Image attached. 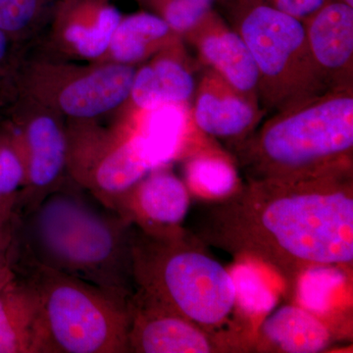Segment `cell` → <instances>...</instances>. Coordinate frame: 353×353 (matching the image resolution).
Segmentation results:
<instances>
[{
	"label": "cell",
	"instance_id": "obj_1",
	"mask_svg": "<svg viewBox=\"0 0 353 353\" xmlns=\"http://www.w3.org/2000/svg\"><path fill=\"white\" fill-rule=\"evenodd\" d=\"M190 233L296 288L311 271L353 262V170L299 181L246 180L206 199Z\"/></svg>",
	"mask_w": 353,
	"mask_h": 353
},
{
	"label": "cell",
	"instance_id": "obj_2",
	"mask_svg": "<svg viewBox=\"0 0 353 353\" xmlns=\"http://www.w3.org/2000/svg\"><path fill=\"white\" fill-rule=\"evenodd\" d=\"M23 222L21 243L41 263L122 299L134 292L132 225L85 201L72 181Z\"/></svg>",
	"mask_w": 353,
	"mask_h": 353
},
{
	"label": "cell",
	"instance_id": "obj_3",
	"mask_svg": "<svg viewBox=\"0 0 353 353\" xmlns=\"http://www.w3.org/2000/svg\"><path fill=\"white\" fill-rule=\"evenodd\" d=\"M234 154L246 180L299 181L353 170V85L274 113Z\"/></svg>",
	"mask_w": 353,
	"mask_h": 353
},
{
	"label": "cell",
	"instance_id": "obj_4",
	"mask_svg": "<svg viewBox=\"0 0 353 353\" xmlns=\"http://www.w3.org/2000/svg\"><path fill=\"white\" fill-rule=\"evenodd\" d=\"M185 228L150 234L132 226L134 289L213 334L240 307L233 274Z\"/></svg>",
	"mask_w": 353,
	"mask_h": 353
},
{
	"label": "cell",
	"instance_id": "obj_5",
	"mask_svg": "<svg viewBox=\"0 0 353 353\" xmlns=\"http://www.w3.org/2000/svg\"><path fill=\"white\" fill-rule=\"evenodd\" d=\"M15 269L38 294L50 353H129L127 299L41 263L21 241Z\"/></svg>",
	"mask_w": 353,
	"mask_h": 353
},
{
	"label": "cell",
	"instance_id": "obj_6",
	"mask_svg": "<svg viewBox=\"0 0 353 353\" xmlns=\"http://www.w3.org/2000/svg\"><path fill=\"white\" fill-rule=\"evenodd\" d=\"M233 29L241 34L259 71V99L278 112L330 88L313 61L301 20L263 0H231Z\"/></svg>",
	"mask_w": 353,
	"mask_h": 353
},
{
	"label": "cell",
	"instance_id": "obj_7",
	"mask_svg": "<svg viewBox=\"0 0 353 353\" xmlns=\"http://www.w3.org/2000/svg\"><path fill=\"white\" fill-rule=\"evenodd\" d=\"M36 50L26 48L15 94L39 102L66 121L99 120L124 108L138 66L74 61Z\"/></svg>",
	"mask_w": 353,
	"mask_h": 353
},
{
	"label": "cell",
	"instance_id": "obj_8",
	"mask_svg": "<svg viewBox=\"0 0 353 353\" xmlns=\"http://www.w3.org/2000/svg\"><path fill=\"white\" fill-rule=\"evenodd\" d=\"M67 173L103 208L114 211L121 197L162 167L134 115L111 126L101 120L66 121Z\"/></svg>",
	"mask_w": 353,
	"mask_h": 353
},
{
	"label": "cell",
	"instance_id": "obj_9",
	"mask_svg": "<svg viewBox=\"0 0 353 353\" xmlns=\"http://www.w3.org/2000/svg\"><path fill=\"white\" fill-rule=\"evenodd\" d=\"M4 119L17 137L24 157V185L18 197L22 219L68 182L66 120L39 102L15 94Z\"/></svg>",
	"mask_w": 353,
	"mask_h": 353
},
{
	"label": "cell",
	"instance_id": "obj_10",
	"mask_svg": "<svg viewBox=\"0 0 353 353\" xmlns=\"http://www.w3.org/2000/svg\"><path fill=\"white\" fill-rule=\"evenodd\" d=\"M122 16L112 0H58L39 34L43 39L38 50L74 61L97 62Z\"/></svg>",
	"mask_w": 353,
	"mask_h": 353
},
{
	"label": "cell",
	"instance_id": "obj_11",
	"mask_svg": "<svg viewBox=\"0 0 353 353\" xmlns=\"http://www.w3.org/2000/svg\"><path fill=\"white\" fill-rule=\"evenodd\" d=\"M129 353L218 352L215 336L141 290L127 299Z\"/></svg>",
	"mask_w": 353,
	"mask_h": 353
},
{
	"label": "cell",
	"instance_id": "obj_12",
	"mask_svg": "<svg viewBox=\"0 0 353 353\" xmlns=\"http://www.w3.org/2000/svg\"><path fill=\"white\" fill-rule=\"evenodd\" d=\"M190 205L189 189L166 165L154 169L128 190L113 212L146 234H165L183 227Z\"/></svg>",
	"mask_w": 353,
	"mask_h": 353
},
{
	"label": "cell",
	"instance_id": "obj_13",
	"mask_svg": "<svg viewBox=\"0 0 353 353\" xmlns=\"http://www.w3.org/2000/svg\"><path fill=\"white\" fill-rule=\"evenodd\" d=\"M209 68L232 87L259 103V71L245 41L222 17L210 11L183 36Z\"/></svg>",
	"mask_w": 353,
	"mask_h": 353
},
{
	"label": "cell",
	"instance_id": "obj_14",
	"mask_svg": "<svg viewBox=\"0 0 353 353\" xmlns=\"http://www.w3.org/2000/svg\"><path fill=\"white\" fill-rule=\"evenodd\" d=\"M303 22L313 61L330 90L353 85V7L326 0Z\"/></svg>",
	"mask_w": 353,
	"mask_h": 353
},
{
	"label": "cell",
	"instance_id": "obj_15",
	"mask_svg": "<svg viewBox=\"0 0 353 353\" xmlns=\"http://www.w3.org/2000/svg\"><path fill=\"white\" fill-rule=\"evenodd\" d=\"M196 97L192 112L194 125L204 134L234 145L254 131L263 116L259 103L210 68L202 78Z\"/></svg>",
	"mask_w": 353,
	"mask_h": 353
},
{
	"label": "cell",
	"instance_id": "obj_16",
	"mask_svg": "<svg viewBox=\"0 0 353 353\" xmlns=\"http://www.w3.org/2000/svg\"><path fill=\"white\" fill-rule=\"evenodd\" d=\"M194 90L196 81L181 41L137 67L129 99L119 112H141L168 104L189 106Z\"/></svg>",
	"mask_w": 353,
	"mask_h": 353
},
{
	"label": "cell",
	"instance_id": "obj_17",
	"mask_svg": "<svg viewBox=\"0 0 353 353\" xmlns=\"http://www.w3.org/2000/svg\"><path fill=\"white\" fill-rule=\"evenodd\" d=\"M0 353H50L38 294L17 272L0 290Z\"/></svg>",
	"mask_w": 353,
	"mask_h": 353
},
{
	"label": "cell",
	"instance_id": "obj_18",
	"mask_svg": "<svg viewBox=\"0 0 353 353\" xmlns=\"http://www.w3.org/2000/svg\"><path fill=\"white\" fill-rule=\"evenodd\" d=\"M333 341L329 327L318 316L288 304L264 318L256 345L260 352L317 353L326 350Z\"/></svg>",
	"mask_w": 353,
	"mask_h": 353
},
{
	"label": "cell",
	"instance_id": "obj_19",
	"mask_svg": "<svg viewBox=\"0 0 353 353\" xmlns=\"http://www.w3.org/2000/svg\"><path fill=\"white\" fill-rule=\"evenodd\" d=\"M183 41L162 18L148 11L122 16L103 57L97 62L139 66Z\"/></svg>",
	"mask_w": 353,
	"mask_h": 353
},
{
	"label": "cell",
	"instance_id": "obj_20",
	"mask_svg": "<svg viewBox=\"0 0 353 353\" xmlns=\"http://www.w3.org/2000/svg\"><path fill=\"white\" fill-rule=\"evenodd\" d=\"M58 0H0V30L28 46L46 27Z\"/></svg>",
	"mask_w": 353,
	"mask_h": 353
},
{
	"label": "cell",
	"instance_id": "obj_21",
	"mask_svg": "<svg viewBox=\"0 0 353 353\" xmlns=\"http://www.w3.org/2000/svg\"><path fill=\"white\" fill-rule=\"evenodd\" d=\"M185 185L204 199H219L231 194L239 182L230 162L213 155H197L185 165Z\"/></svg>",
	"mask_w": 353,
	"mask_h": 353
},
{
	"label": "cell",
	"instance_id": "obj_22",
	"mask_svg": "<svg viewBox=\"0 0 353 353\" xmlns=\"http://www.w3.org/2000/svg\"><path fill=\"white\" fill-rule=\"evenodd\" d=\"M25 176L22 148L3 116L0 121V202L18 204Z\"/></svg>",
	"mask_w": 353,
	"mask_h": 353
},
{
	"label": "cell",
	"instance_id": "obj_23",
	"mask_svg": "<svg viewBox=\"0 0 353 353\" xmlns=\"http://www.w3.org/2000/svg\"><path fill=\"white\" fill-rule=\"evenodd\" d=\"M143 10L162 18L185 36L211 10L216 0H134Z\"/></svg>",
	"mask_w": 353,
	"mask_h": 353
},
{
	"label": "cell",
	"instance_id": "obj_24",
	"mask_svg": "<svg viewBox=\"0 0 353 353\" xmlns=\"http://www.w3.org/2000/svg\"><path fill=\"white\" fill-rule=\"evenodd\" d=\"M26 48L0 30V94L14 97L16 76Z\"/></svg>",
	"mask_w": 353,
	"mask_h": 353
},
{
	"label": "cell",
	"instance_id": "obj_25",
	"mask_svg": "<svg viewBox=\"0 0 353 353\" xmlns=\"http://www.w3.org/2000/svg\"><path fill=\"white\" fill-rule=\"evenodd\" d=\"M23 219L14 202H0V252L17 254Z\"/></svg>",
	"mask_w": 353,
	"mask_h": 353
},
{
	"label": "cell",
	"instance_id": "obj_26",
	"mask_svg": "<svg viewBox=\"0 0 353 353\" xmlns=\"http://www.w3.org/2000/svg\"><path fill=\"white\" fill-rule=\"evenodd\" d=\"M269 6L301 21L312 15L326 0H263Z\"/></svg>",
	"mask_w": 353,
	"mask_h": 353
},
{
	"label": "cell",
	"instance_id": "obj_27",
	"mask_svg": "<svg viewBox=\"0 0 353 353\" xmlns=\"http://www.w3.org/2000/svg\"><path fill=\"white\" fill-rule=\"evenodd\" d=\"M15 255L0 252V290L15 278Z\"/></svg>",
	"mask_w": 353,
	"mask_h": 353
},
{
	"label": "cell",
	"instance_id": "obj_28",
	"mask_svg": "<svg viewBox=\"0 0 353 353\" xmlns=\"http://www.w3.org/2000/svg\"><path fill=\"white\" fill-rule=\"evenodd\" d=\"M12 99L13 97H9V95L6 94H0V121L3 119L4 112H6L7 105H8L9 102H10L11 99Z\"/></svg>",
	"mask_w": 353,
	"mask_h": 353
},
{
	"label": "cell",
	"instance_id": "obj_29",
	"mask_svg": "<svg viewBox=\"0 0 353 353\" xmlns=\"http://www.w3.org/2000/svg\"><path fill=\"white\" fill-rule=\"evenodd\" d=\"M341 1L345 2V3H347V6L353 7V0H341Z\"/></svg>",
	"mask_w": 353,
	"mask_h": 353
}]
</instances>
